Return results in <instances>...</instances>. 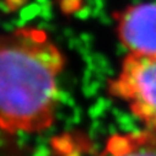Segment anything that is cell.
Here are the masks:
<instances>
[{
	"label": "cell",
	"mask_w": 156,
	"mask_h": 156,
	"mask_svg": "<svg viewBox=\"0 0 156 156\" xmlns=\"http://www.w3.org/2000/svg\"><path fill=\"white\" fill-rule=\"evenodd\" d=\"M65 57L48 33L20 27L0 34V129L38 133L54 122Z\"/></svg>",
	"instance_id": "1"
},
{
	"label": "cell",
	"mask_w": 156,
	"mask_h": 156,
	"mask_svg": "<svg viewBox=\"0 0 156 156\" xmlns=\"http://www.w3.org/2000/svg\"><path fill=\"white\" fill-rule=\"evenodd\" d=\"M108 89L156 134V55L129 53Z\"/></svg>",
	"instance_id": "2"
},
{
	"label": "cell",
	"mask_w": 156,
	"mask_h": 156,
	"mask_svg": "<svg viewBox=\"0 0 156 156\" xmlns=\"http://www.w3.org/2000/svg\"><path fill=\"white\" fill-rule=\"evenodd\" d=\"M117 33L132 54L156 55V4L128 6L117 16Z\"/></svg>",
	"instance_id": "3"
},
{
	"label": "cell",
	"mask_w": 156,
	"mask_h": 156,
	"mask_svg": "<svg viewBox=\"0 0 156 156\" xmlns=\"http://www.w3.org/2000/svg\"><path fill=\"white\" fill-rule=\"evenodd\" d=\"M94 156H156V134L136 132L113 135Z\"/></svg>",
	"instance_id": "4"
}]
</instances>
